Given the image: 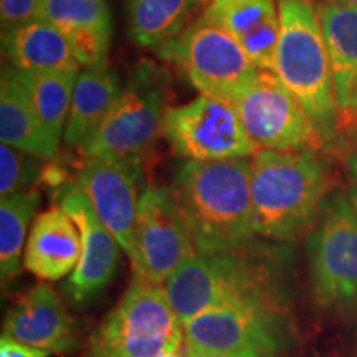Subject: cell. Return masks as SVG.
<instances>
[{"label":"cell","instance_id":"cell-1","mask_svg":"<svg viewBox=\"0 0 357 357\" xmlns=\"http://www.w3.org/2000/svg\"><path fill=\"white\" fill-rule=\"evenodd\" d=\"M294 257L287 243L253 238L240 247L195 253L164 284L182 321L213 307L261 303L287 307L293 303Z\"/></svg>","mask_w":357,"mask_h":357},{"label":"cell","instance_id":"cell-2","mask_svg":"<svg viewBox=\"0 0 357 357\" xmlns=\"http://www.w3.org/2000/svg\"><path fill=\"white\" fill-rule=\"evenodd\" d=\"M171 189L197 253L240 247L257 238L253 230L252 158L187 160Z\"/></svg>","mask_w":357,"mask_h":357},{"label":"cell","instance_id":"cell-3","mask_svg":"<svg viewBox=\"0 0 357 357\" xmlns=\"http://www.w3.org/2000/svg\"><path fill=\"white\" fill-rule=\"evenodd\" d=\"M328 167L316 149H260L252 158L253 230L288 243L318 220L328 195Z\"/></svg>","mask_w":357,"mask_h":357},{"label":"cell","instance_id":"cell-4","mask_svg":"<svg viewBox=\"0 0 357 357\" xmlns=\"http://www.w3.org/2000/svg\"><path fill=\"white\" fill-rule=\"evenodd\" d=\"M280 40L273 73L296 96L321 139L336 132L339 108L328 48L312 0H276Z\"/></svg>","mask_w":357,"mask_h":357},{"label":"cell","instance_id":"cell-5","mask_svg":"<svg viewBox=\"0 0 357 357\" xmlns=\"http://www.w3.org/2000/svg\"><path fill=\"white\" fill-rule=\"evenodd\" d=\"M184 346V324L162 284L134 278L89 339V357H160Z\"/></svg>","mask_w":357,"mask_h":357},{"label":"cell","instance_id":"cell-6","mask_svg":"<svg viewBox=\"0 0 357 357\" xmlns=\"http://www.w3.org/2000/svg\"><path fill=\"white\" fill-rule=\"evenodd\" d=\"M293 341L289 310L261 303L218 306L184 324V357H280Z\"/></svg>","mask_w":357,"mask_h":357},{"label":"cell","instance_id":"cell-7","mask_svg":"<svg viewBox=\"0 0 357 357\" xmlns=\"http://www.w3.org/2000/svg\"><path fill=\"white\" fill-rule=\"evenodd\" d=\"M169 77L154 61H141L129 75L123 95L108 118L79 147L86 155L137 159L149 153L164 134L169 111Z\"/></svg>","mask_w":357,"mask_h":357},{"label":"cell","instance_id":"cell-8","mask_svg":"<svg viewBox=\"0 0 357 357\" xmlns=\"http://www.w3.org/2000/svg\"><path fill=\"white\" fill-rule=\"evenodd\" d=\"M155 53L176 63L200 95L231 105L260 71L225 30L200 15L181 37Z\"/></svg>","mask_w":357,"mask_h":357},{"label":"cell","instance_id":"cell-9","mask_svg":"<svg viewBox=\"0 0 357 357\" xmlns=\"http://www.w3.org/2000/svg\"><path fill=\"white\" fill-rule=\"evenodd\" d=\"M307 266L321 306L357 305V213L347 195L326 200L307 240Z\"/></svg>","mask_w":357,"mask_h":357},{"label":"cell","instance_id":"cell-10","mask_svg":"<svg viewBox=\"0 0 357 357\" xmlns=\"http://www.w3.org/2000/svg\"><path fill=\"white\" fill-rule=\"evenodd\" d=\"M164 137L187 160H235L253 158L258 151L231 102L199 95L169 108Z\"/></svg>","mask_w":357,"mask_h":357},{"label":"cell","instance_id":"cell-11","mask_svg":"<svg viewBox=\"0 0 357 357\" xmlns=\"http://www.w3.org/2000/svg\"><path fill=\"white\" fill-rule=\"evenodd\" d=\"M234 106L258 149L305 151L323 144L300 101L273 71H258Z\"/></svg>","mask_w":357,"mask_h":357},{"label":"cell","instance_id":"cell-12","mask_svg":"<svg viewBox=\"0 0 357 357\" xmlns=\"http://www.w3.org/2000/svg\"><path fill=\"white\" fill-rule=\"evenodd\" d=\"M136 278L166 284L197 253L171 187L149 185L142 190L136 222Z\"/></svg>","mask_w":357,"mask_h":357},{"label":"cell","instance_id":"cell-13","mask_svg":"<svg viewBox=\"0 0 357 357\" xmlns=\"http://www.w3.org/2000/svg\"><path fill=\"white\" fill-rule=\"evenodd\" d=\"M141 160L86 155L75 184L83 190L98 218L136 265V222L142 195Z\"/></svg>","mask_w":357,"mask_h":357},{"label":"cell","instance_id":"cell-14","mask_svg":"<svg viewBox=\"0 0 357 357\" xmlns=\"http://www.w3.org/2000/svg\"><path fill=\"white\" fill-rule=\"evenodd\" d=\"M58 205L73 218L82 234V257L66 280L65 294L75 306H86L114 278L121 247L75 182L58 190Z\"/></svg>","mask_w":357,"mask_h":357},{"label":"cell","instance_id":"cell-15","mask_svg":"<svg viewBox=\"0 0 357 357\" xmlns=\"http://www.w3.org/2000/svg\"><path fill=\"white\" fill-rule=\"evenodd\" d=\"M2 336L50 356L70 354L78 346L75 321L48 284H37L22 294L7 312Z\"/></svg>","mask_w":357,"mask_h":357},{"label":"cell","instance_id":"cell-16","mask_svg":"<svg viewBox=\"0 0 357 357\" xmlns=\"http://www.w3.org/2000/svg\"><path fill=\"white\" fill-rule=\"evenodd\" d=\"M200 17L225 30L258 70H275L280 40L276 0H211Z\"/></svg>","mask_w":357,"mask_h":357},{"label":"cell","instance_id":"cell-17","mask_svg":"<svg viewBox=\"0 0 357 357\" xmlns=\"http://www.w3.org/2000/svg\"><path fill=\"white\" fill-rule=\"evenodd\" d=\"M40 20L68 38L82 68L108 63L113 24L106 0H43Z\"/></svg>","mask_w":357,"mask_h":357},{"label":"cell","instance_id":"cell-18","mask_svg":"<svg viewBox=\"0 0 357 357\" xmlns=\"http://www.w3.org/2000/svg\"><path fill=\"white\" fill-rule=\"evenodd\" d=\"M82 257V234L63 207L37 215L25 245L24 266L37 278L58 281L70 276Z\"/></svg>","mask_w":357,"mask_h":357},{"label":"cell","instance_id":"cell-19","mask_svg":"<svg viewBox=\"0 0 357 357\" xmlns=\"http://www.w3.org/2000/svg\"><path fill=\"white\" fill-rule=\"evenodd\" d=\"M0 139L2 144L42 159L56 158L60 147L43 126L25 86L8 63L3 65L0 77Z\"/></svg>","mask_w":357,"mask_h":357},{"label":"cell","instance_id":"cell-20","mask_svg":"<svg viewBox=\"0 0 357 357\" xmlns=\"http://www.w3.org/2000/svg\"><path fill=\"white\" fill-rule=\"evenodd\" d=\"M121 82L108 63L82 68L73 89L63 142L79 149L108 118L123 95Z\"/></svg>","mask_w":357,"mask_h":357},{"label":"cell","instance_id":"cell-21","mask_svg":"<svg viewBox=\"0 0 357 357\" xmlns=\"http://www.w3.org/2000/svg\"><path fill=\"white\" fill-rule=\"evenodd\" d=\"M2 48L7 63L24 73L82 68L68 38L45 20H35L2 35Z\"/></svg>","mask_w":357,"mask_h":357},{"label":"cell","instance_id":"cell-22","mask_svg":"<svg viewBox=\"0 0 357 357\" xmlns=\"http://www.w3.org/2000/svg\"><path fill=\"white\" fill-rule=\"evenodd\" d=\"M316 12L328 48L339 113H347L357 83V8L321 0Z\"/></svg>","mask_w":357,"mask_h":357},{"label":"cell","instance_id":"cell-23","mask_svg":"<svg viewBox=\"0 0 357 357\" xmlns=\"http://www.w3.org/2000/svg\"><path fill=\"white\" fill-rule=\"evenodd\" d=\"M208 0H124L131 38L158 52L199 19Z\"/></svg>","mask_w":357,"mask_h":357},{"label":"cell","instance_id":"cell-24","mask_svg":"<svg viewBox=\"0 0 357 357\" xmlns=\"http://www.w3.org/2000/svg\"><path fill=\"white\" fill-rule=\"evenodd\" d=\"M13 71L25 86L47 131L58 142L63 141L75 83L82 68L55 71V73H24L15 68Z\"/></svg>","mask_w":357,"mask_h":357},{"label":"cell","instance_id":"cell-25","mask_svg":"<svg viewBox=\"0 0 357 357\" xmlns=\"http://www.w3.org/2000/svg\"><path fill=\"white\" fill-rule=\"evenodd\" d=\"M40 202L42 199L37 190L0 199V271L3 281L19 275L26 230Z\"/></svg>","mask_w":357,"mask_h":357},{"label":"cell","instance_id":"cell-26","mask_svg":"<svg viewBox=\"0 0 357 357\" xmlns=\"http://www.w3.org/2000/svg\"><path fill=\"white\" fill-rule=\"evenodd\" d=\"M42 160L15 147L0 146V197L33 190L42 178Z\"/></svg>","mask_w":357,"mask_h":357},{"label":"cell","instance_id":"cell-27","mask_svg":"<svg viewBox=\"0 0 357 357\" xmlns=\"http://www.w3.org/2000/svg\"><path fill=\"white\" fill-rule=\"evenodd\" d=\"M43 0H0L2 35L10 33L26 24L40 20Z\"/></svg>","mask_w":357,"mask_h":357},{"label":"cell","instance_id":"cell-28","mask_svg":"<svg viewBox=\"0 0 357 357\" xmlns=\"http://www.w3.org/2000/svg\"><path fill=\"white\" fill-rule=\"evenodd\" d=\"M50 354L45 351L33 349V347L22 344L13 339L2 336L0 339V357H48Z\"/></svg>","mask_w":357,"mask_h":357},{"label":"cell","instance_id":"cell-29","mask_svg":"<svg viewBox=\"0 0 357 357\" xmlns=\"http://www.w3.org/2000/svg\"><path fill=\"white\" fill-rule=\"evenodd\" d=\"M347 197H349L352 207H354V211L357 213V184H354L349 189V194H347Z\"/></svg>","mask_w":357,"mask_h":357},{"label":"cell","instance_id":"cell-30","mask_svg":"<svg viewBox=\"0 0 357 357\" xmlns=\"http://www.w3.org/2000/svg\"><path fill=\"white\" fill-rule=\"evenodd\" d=\"M324 2H331V3H336V6L356 7L357 8V0H324Z\"/></svg>","mask_w":357,"mask_h":357},{"label":"cell","instance_id":"cell-31","mask_svg":"<svg viewBox=\"0 0 357 357\" xmlns=\"http://www.w3.org/2000/svg\"><path fill=\"white\" fill-rule=\"evenodd\" d=\"M351 172H352V176H354L356 184H357V151H356L354 155H352V159H351Z\"/></svg>","mask_w":357,"mask_h":357},{"label":"cell","instance_id":"cell-32","mask_svg":"<svg viewBox=\"0 0 357 357\" xmlns=\"http://www.w3.org/2000/svg\"><path fill=\"white\" fill-rule=\"evenodd\" d=\"M352 113H356L357 111V83H356V88H354V95H352V102H351V109Z\"/></svg>","mask_w":357,"mask_h":357},{"label":"cell","instance_id":"cell-33","mask_svg":"<svg viewBox=\"0 0 357 357\" xmlns=\"http://www.w3.org/2000/svg\"><path fill=\"white\" fill-rule=\"evenodd\" d=\"M181 351H182V349H178V351H169V352H164V354L160 356V357H184V354H182Z\"/></svg>","mask_w":357,"mask_h":357},{"label":"cell","instance_id":"cell-34","mask_svg":"<svg viewBox=\"0 0 357 357\" xmlns=\"http://www.w3.org/2000/svg\"><path fill=\"white\" fill-rule=\"evenodd\" d=\"M192 357H223V356H215V354H200V356H192Z\"/></svg>","mask_w":357,"mask_h":357},{"label":"cell","instance_id":"cell-35","mask_svg":"<svg viewBox=\"0 0 357 357\" xmlns=\"http://www.w3.org/2000/svg\"><path fill=\"white\" fill-rule=\"evenodd\" d=\"M354 114H356V118H357V111H356V113H354Z\"/></svg>","mask_w":357,"mask_h":357}]
</instances>
